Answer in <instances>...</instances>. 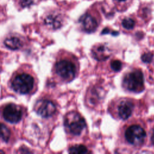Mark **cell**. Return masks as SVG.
Returning <instances> with one entry per match:
<instances>
[{"mask_svg": "<svg viewBox=\"0 0 154 154\" xmlns=\"http://www.w3.org/2000/svg\"><path fill=\"white\" fill-rule=\"evenodd\" d=\"M124 138L128 144L139 147L143 144L146 138L145 129L139 124H131L124 131Z\"/></svg>", "mask_w": 154, "mask_h": 154, "instance_id": "cell-3", "label": "cell"}, {"mask_svg": "<svg viewBox=\"0 0 154 154\" xmlns=\"http://www.w3.org/2000/svg\"><path fill=\"white\" fill-rule=\"evenodd\" d=\"M153 54L150 52L145 53L141 56V60L144 63H150L152 60Z\"/></svg>", "mask_w": 154, "mask_h": 154, "instance_id": "cell-18", "label": "cell"}, {"mask_svg": "<svg viewBox=\"0 0 154 154\" xmlns=\"http://www.w3.org/2000/svg\"><path fill=\"white\" fill-rule=\"evenodd\" d=\"M10 133L9 128L3 124H0V144L6 143L10 139Z\"/></svg>", "mask_w": 154, "mask_h": 154, "instance_id": "cell-14", "label": "cell"}, {"mask_svg": "<svg viewBox=\"0 0 154 154\" xmlns=\"http://www.w3.org/2000/svg\"><path fill=\"white\" fill-rule=\"evenodd\" d=\"M121 24L122 27L124 29L127 30H131L134 29L136 26V21L132 17H125L122 19Z\"/></svg>", "mask_w": 154, "mask_h": 154, "instance_id": "cell-15", "label": "cell"}, {"mask_svg": "<svg viewBox=\"0 0 154 154\" xmlns=\"http://www.w3.org/2000/svg\"><path fill=\"white\" fill-rule=\"evenodd\" d=\"M35 110L41 116L48 117L55 113L56 107L54 104L51 101L40 100L36 103Z\"/></svg>", "mask_w": 154, "mask_h": 154, "instance_id": "cell-8", "label": "cell"}, {"mask_svg": "<svg viewBox=\"0 0 154 154\" xmlns=\"http://www.w3.org/2000/svg\"><path fill=\"white\" fill-rule=\"evenodd\" d=\"M92 54L97 60L99 61L107 59L110 54L108 48L102 44L95 45L92 49Z\"/></svg>", "mask_w": 154, "mask_h": 154, "instance_id": "cell-10", "label": "cell"}, {"mask_svg": "<svg viewBox=\"0 0 154 154\" xmlns=\"http://www.w3.org/2000/svg\"><path fill=\"white\" fill-rule=\"evenodd\" d=\"M101 16L95 9H90L81 16L79 22L85 32L91 33L95 32L99 25Z\"/></svg>", "mask_w": 154, "mask_h": 154, "instance_id": "cell-4", "label": "cell"}, {"mask_svg": "<svg viewBox=\"0 0 154 154\" xmlns=\"http://www.w3.org/2000/svg\"><path fill=\"white\" fill-rule=\"evenodd\" d=\"M69 152L73 154H84L88 152V150L84 145L77 144L71 146L69 149Z\"/></svg>", "mask_w": 154, "mask_h": 154, "instance_id": "cell-16", "label": "cell"}, {"mask_svg": "<svg viewBox=\"0 0 154 154\" xmlns=\"http://www.w3.org/2000/svg\"><path fill=\"white\" fill-rule=\"evenodd\" d=\"M55 71L63 80L71 81L76 77L78 68L73 61L65 59L60 60L56 63Z\"/></svg>", "mask_w": 154, "mask_h": 154, "instance_id": "cell-5", "label": "cell"}, {"mask_svg": "<svg viewBox=\"0 0 154 154\" xmlns=\"http://www.w3.org/2000/svg\"><path fill=\"white\" fill-rule=\"evenodd\" d=\"M122 67V63L120 61L115 60L111 63V68L115 72H119L121 70Z\"/></svg>", "mask_w": 154, "mask_h": 154, "instance_id": "cell-17", "label": "cell"}, {"mask_svg": "<svg viewBox=\"0 0 154 154\" xmlns=\"http://www.w3.org/2000/svg\"><path fill=\"white\" fill-rule=\"evenodd\" d=\"M134 103L128 98H122L116 104V114L118 118L122 120L128 119L134 110Z\"/></svg>", "mask_w": 154, "mask_h": 154, "instance_id": "cell-7", "label": "cell"}, {"mask_svg": "<svg viewBox=\"0 0 154 154\" xmlns=\"http://www.w3.org/2000/svg\"><path fill=\"white\" fill-rule=\"evenodd\" d=\"M64 124L66 130L75 136H80L86 128L85 120L76 111H72L66 114Z\"/></svg>", "mask_w": 154, "mask_h": 154, "instance_id": "cell-1", "label": "cell"}, {"mask_svg": "<svg viewBox=\"0 0 154 154\" xmlns=\"http://www.w3.org/2000/svg\"><path fill=\"white\" fill-rule=\"evenodd\" d=\"M151 140H152V144L154 145V129H153V133H152V135Z\"/></svg>", "mask_w": 154, "mask_h": 154, "instance_id": "cell-19", "label": "cell"}, {"mask_svg": "<svg viewBox=\"0 0 154 154\" xmlns=\"http://www.w3.org/2000/svg\"><path fill=\"white\" fill-rule=\"evenodd\" d=\"M123 86L130 91L139 93L144 88V80L140 69H133L127 72L123 78Z\"/></svg>", "mask_w": 154, "mask_h": 154, "instance_id": "cell-2", "label": "cell"}, {"mask_svg": "<svg viewBox=\"0 0 154 154\" xmlns=\"http://www.w3.org/2000/svg\"><path fill=\"white\" fill-rule=\"evenodd\" d=\"M46 24L54 29L59 28L63 24V18L60 14L52 13L48 16L45 20Z\"/></svg>", "mask_w": 154, "mask_h": 154, "instance_id": "cell-11", "label": "cell"}, {"mask_svg": "<svg viewBox=\"0 0 154 154\" xmlns=\"http://www.w3.org/2000/svg\"><path fill=\"white\" fill-rule=\"evenodd\" d=\"M22 111L16 105L10 104L7 105L3 111L4 118L9 122L17 123L22 118Z\"/></svg>", "mask_w": 154, "mask_h": 154, "instance_id": "cell-9", "label": "cell"}, {"mask_svg": "<svg viewBox=\"0 0 154 154\" xmlns=\"http://www.w3.org/2000/svg\"><path fill=\"white\" fill-rule=\"evenodd\" d=\"M4 44L9 49L15 50L19 49L21 47L22 42L18 38L12 36L5 40Z\"/></svg>", "mask_w": 154, "mask_h": 154, "instance_id": "cell-12", "label": "cell"}, {"mask_svg": "<svg viewBox=\"0 0 154 154\" xmlns=\"http://www.w3.org/2000/svg\"><path fill=\"white\" fill-rule=\"evenodd\" d=\"M34 85L33 77L27 74L18 75L12 83L13 88L17 93L27 94L32 90Z\"/></svg>", "mask_w": 154, "mask_h": 154, "instance_id": "cell-6", "label": "cell"}, {"mask_svg": "<svg viewBox=\"0 0 154 154\" xmlns=\"http://www.w3.org/2000/svg\"><path fill=\"white\" fill-rule=\"evenodd\" d=\"M134 0H113V2L119 11H125L128 9Z\"/></svg>", "mask_w": 154, "mask_h": 154, "instance_id": "cell-13", "label": "cell"}]
</instances>
